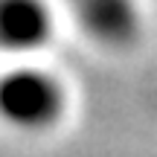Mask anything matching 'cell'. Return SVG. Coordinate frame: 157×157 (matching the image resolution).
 <instances>
[{"label": "cell", "mask_w": 157, "mask_h": 157, "mask_svg": "<svg viewBox=\"0 0 157 157\" xmlns=\"http://www.w3.org/2000/svg\"><path fill=\"white\" fill-rule=\"evenodd\" d=\"M56 38L50 0H0V52L15 61L38 56Z\"/></svg>", "instance_id": "7a4b0ae2"}, {"label": "cell", "mask_w": 157, "mask_h": 157, "mask_svg": "<svg viewBox=\"0 0 157 157\" xmlns=\"http://www.w3.org/2000/svg\"><path fill=\"white\" fill-rule=\"evenodd\" d=\"M67 108L61 78L41 64L15 61L0 73V122L17 131H47Z\"/></svg>", "instance_id": "6da1fadb"}, {"label": "cell", "mask_w": 157, "mask_h": 157, "mask_svg": "<svg viewBox=\"0 0 157 157\" xmlns=\"http://www.w3.org/2000/svg\"><path fill=\"white\" fill-rule=\"evenodd\" d=\"M70 15L84 38L105 50L128 47L143 26L137 0H70Z\"/></svg>", "instance_id": "3957f363"}]
</instances>
